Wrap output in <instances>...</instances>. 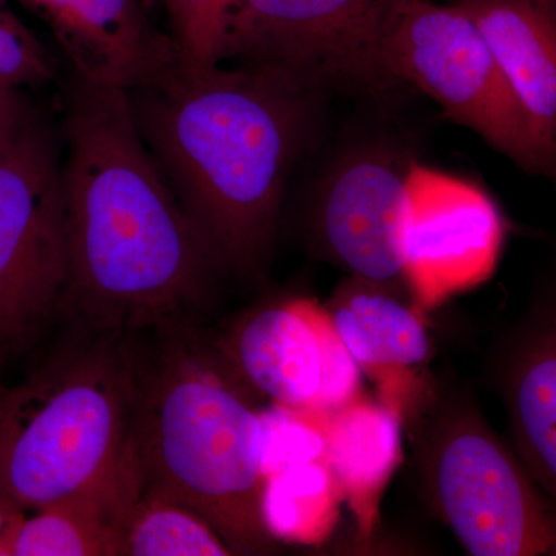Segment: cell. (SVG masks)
<instances>
[{"label": "cell", "instance_id": "1", "mask_svg": "<svg viewBox=\"0 0 556 556\" xmlns=\"http://www.w3.org/2000/svg\"><path fill=\"white\" fill-rule=\"evenodd\" d=\"M65 139L61 317L131 334L193 318L222 269L149 152L127 91L75 75Z\"/></svg>", "mask_w": 556, "mask_h": 556}, {"label": "cell", "instance_id": "2", "mask_svg": "<svg viewBox=\"0 0 556 556\" xmlns=\"http://www.w3.org/2000/svg\"><path fill=\"white\" fill-rule=\"evenodd\" d=\"M127 94L139 134L219 269L265 277L289 172L321 94L263 70L185 61Z\"/></svg>", "mask_w": 556, "mask_h": 556}, {"label": "cell", "instance_id": "3", "mask_svg": "<svg viewBox=\"0 0 556 556\" xmlns=\"http://www.w3.org/2000/svg\"><path fill=\"white\" fill-rule=\"evenodd\" d=\"M135 334L137 375L129 441L139 497L190 508L232 555H265L262 417L255 394L193 318Z\"/></svg>", "mask_w": 556, "mask_h": 556}, {"label": "cell", "instance_id": "4", "mask_svg": "<svg viewBox=\"0 0 556 556\" xmlns=\"http://www.w3.org/2000/svg\"><path fill=\"white\" fill-rule=\"evenodd\" d=\"M68 324L27 378L0 386V489L24 510L108 481L129 453L135 334Z\"/></svg>", "mask_w": 556, "mask_h": 556}, {"label": "cell", "instance_id": "5", "mask_svg": "<svg viewBox=\"0 0 556 556\" xmlns=\"http://www.w3.org/2000/svg\"><path fill=\"white\" fill-rule=\"evenodd\" d=\"M431 510L475 556H556V507L466 391L430 382L405 415Z\"/></svg>", "mask_w": 556, "mask_h": 556}, {"label": "cell", "instance_id": "6", "mask_svg": "<svg viewBox=\"0 0 556 556\" xmlns=\"http://www.w3.org/2000/svg\"><path fill=\"white\" fill-rule=\"evenodd\" d=\"M393 86L412 84L448 118L529 174L556 181V144L533 126L477 24L455 3L407 0L386 47Z\"/></svg>", "mask_w": 556, "mask_h": 556}, {"label": "cell", "instance_id": "7", "mask_svg": "<svg viewBox=\"0 0 556 556\" xmlns=\"http://www.w3.org/2000/svg\"><path fill=\"white\" fill-rule=\"evenodd\" d=\"M56 142L30 108L0 139V351L20 353L61 318L68 244Z\"/></svg>", "mask_w": 556, "mask_h": 556}, {"label": "cell", "instance_id": "8", "mask_svg": "<svg viewBox=\"0 0 556 556\" xmlns=\"http://www.w3.org/2000/svg\"><path fill=\"white\" fill-rule=\"evenodd\" d=\"M407 0H237L223 64L263 70L300 89L383 91L391 28Z\"/></svg>", "mask_w": 556, "mask_h": 556}, {"label": "cell", "instance_id": "9", "mask_svg": "<svg viewBox=\"0 0 556 556\" xmlns=\"http://www.w3.org/2000/svg\"><path fill=\"white\" fill-rule=\"evenodd\" d=\"M214 342L248 390L273 404L325 413L362 394L361 368L317 300H270L247 311Z\"/></svg>", "mask_w": 556, "mask_h": 556}, {"label": "cell", "instance_id": "10", "mask_svg": "<svg viewBox=\"0 0 556 556\" xmlns=\"http://www.w3.org/2000/svg\"><path fill=\"white\" fill-rule=\"evenodd\" d=\"M416 160L393 139H364L328 167L309 212L318 257L350 276L404 283L402 228ZM405 285V283H404Z\"/></svg>", "mask_w": 556, "mask_h": 556}, {"label": "cell", "instance_id": "11", "mask_svg": "<svg viewBox=\"0 0 556 556\" xmlns=\"http://www.w3.org/2000/svg\"><path fill=\"white\" fill-rule=\"evenodd\" d=\"M506 222L492 197L466 178L415 163L409 170L402 263L424 313L485 283L496 270Z\"/></svg>", "mask_w": 556, "mask_h": 556}, {"label": "cell", "instance_id": "12", "mask_svg": "<svg viewBox=\"0 0 556 556\" xmlns=\"http://www.w3.org/2000/svg\"><path fill=\"white\" fill-rule=\"evenodd\" d=\"M53 33L75 75L131 91L152 86L182 62L172 35L155 27L150 0H7Z\"/></svg>", "mask_w": 556, "mask_h": 556}, {"label": "cell", "instance_id": "13", "mask_svg": "<svg viewBox=\"0 0 556 556\" xmlns=\"http://www.w3.org/2000/svg\"><path fill=\"white\" fill-rule=\"evenodd\" d=\"M327 308L362 375L378 383L380 402L404 420L426 390L420 369L433 354L424 311L404 283L354 276L339 285Z\"/></svg>", "mask_w": 556, "mask_h": 556}, {"label": "cell", "instance_id": "14", "mask_svg": "<svg viewBox=\"0 0 556 556\" xmlns=\"http://www.w3.org/2000/svg\"><path fill=\"white\" fill-rule=\"evenodd\" d=\"M493 378L517 455L556 507V276L497 343Z\"/></svg>", "mask_w": 556, "mask_h": 556}, {"label": "cell", "instance_id": "15", "mask_svg": "<svg viewBox=\"0 0 556 556\" xmlns=\"http://www.w3.org/2000/svg\"><path fill=\"white\" fill-rule=\"evenodd\" d=\"M484 36L508 86L556 144V9L551 0H453Z\"/></svg>", "mask_w": 556, "mask_h": 556}, {"label": "cell", "instance_id": "16", "mask_svg": "<svg viewBox=\"0 0 556 556\" xmlns=\"http://www.w3.org/2000/svg\"><path fill=\"white\" fill-rule=\"evenodd\" d=\"M308 413L324 434L328 466L342 486L358 533L362 540H371L383 493L402 463L404 424L382 402L364 394L331 412Z\"/></svg>", "mask_w": 556, "mask_h": 556}, {"label": "cell", "instance_id": "17", "mask_svg": "<svg viewBox=\"0 0 556 556\" xmlns=\"http://www.w3.org/2000/svg\"><path fill=\"white\" fill-rule=\"evenodd\" d=\"M139 497L127 453L124 466L101 484L22 515L0 541V556H115L119 530Z\"/></svg>", "mask_w": 556, "mask_h": 556}, {"label": "cell", "instance_id": "18", "mask_svg": "<svg viewBox=\"0 0 556 556\" xmlns=\"http://www.w3.org/2000/svg\"><path fill=\"white\" fill-rule=\"evenodd\" d=\"M343 501L327 460H313L265 479L262 518L274 540L314 546L334 532Z\"/></svg>", "mask_w": 556, "mask_h": 556}, {"label": "cell", "instance_id": "19", "mask_svg": "<svg viewBox=\"0 0 556 556\" xmlns=\"http://www.w3.org/2000/svg\"><path fill=\"white\" fill-rule=\"evenodd\" d=\"M118 555L225 556L232 552L217 530L190 508L138 497L121 525Z\"/></svg>", "mask_w": 556, "mask_h": 556}, {"label": "cell", "instance_id": "20", "mask_svg": "<svg viewBox=\"0 0 556 556\" xmlns=\"http://www.w3.org/2000/svg\"><path fill=\"white\" fill-rule=\"evenodd\" d=\"M237 0H163L172 38L182 61L195 67L223 64L226 38Z\"/></svg>", "mask_w": 556, "mask_h": 556}, {"label": "cell", "instance_id": "21", "mask_svg": "<svg viewBox=\"0 0 556 556\" xmlns=\"http://www.w3.org/2000/svg\"><path fill=\"white\" fill-rule=\"evenodd\" d=\"M260 417L263 478L299 464L327 460L324 434L311 413L273 404Z\"/></svg>", "mask_w": 556, "mask_h": 556}, {"label": "cell", "instance_id": "22", "mask_svg": "<svg viewBox=\"0 0 556 556\" xmlns=\"http://www.w3.org/2000/svg\"><path fill=\"white\" fill-rule=\"evenodd\" d=\"M56 76V62L35 35L0 0V89L46 86Z\"/></svg>", "mask_w": 556, "mask_h": 556}, {"label": "cell", "instance_id": "23", "mask_svg": "<svg viewBox=\"0 0 556 556\" xmlns=\"http://www.w3.org/2000/svg\"><path fill=\"white\" fill-rule=\"evenodd\" d=\"M27 109L20 90L0 89V139L20 123Z\"/></svg>", "mask_w": 556, "mask_h": 556}, {"label": "cell", "instance_id": "24", "mask_svg": "<svg viewBox=\"0 0 556 556\" xmlns=\"http://www.w3.org/2000/svg\"><path fill=\"white\" fill-rule=\"evenodd\" d=\"M24 508H22L16 501L11 500V497L0 489V541L7 535L11 527L14 526V522L24 515Z\"/></svg>", "mask_w": 556, "mask_h": 556}, {"label": "cell", "instance_id": "25", "mask_svg": "<svg viewBox=\"0 0 556 556\" xmlns=\"http://www.w3.org/2000/svg\"><path fill=\"white\" fill-rule=\"evenodd\" d=\"M551 2L554 3L555 9H556V0H551Z\"/></svg>", "mask_w": 556, "mask_h": 556}, {"label": "cell", "instance_id": "26", "mask_svg": "<svg viewBox=\"0 0 556 556\" xmlns=\"http://www.w3.org/2000/svg\"><path fill=\"white\" fill-rule=\"evenodd\" d=\"M150 2H152V3H153V0H150Z\"/></svg>", "mask_w": 556, "mask_h": 556}]
</instances>
